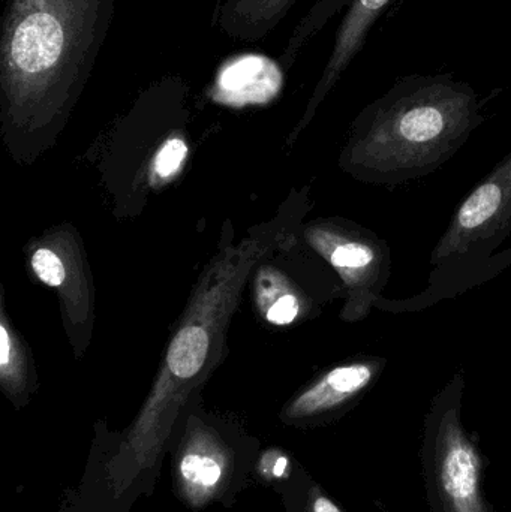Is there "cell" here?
I'll list each match as a JSON object with an SVG mask.
<instances>
[{"label": "cell", "mask_w": 511, "mask_h": 512, "mask_svg": "<svg viewBox=\"0 0 511 512\" xmlns=\"http://www.w3.org/2000/svg\"><path fill=\"white\" fill-rule=\"evenodd\" d=\"M287 468V457L281 456L279 457L278 460H276L275 469H273V474H275L276 477H284V475L287 474Z\"/></svg>", "instance_id": "18"}, {"label": "cell", "mask_w": 511, "mask_h": 512, "mask_svg": "<svg viewBox=\"0 0 511 512\" xmlns=\"http://www.w3.org/2000/svg\"><path fill=\"white\" fill-rule=\"evenodd\" d=\"M297 0H225L215 23L222 32L240 41L266 38Z\"/></svg>", "instance_id": "9"}, {"label": "cell", "mask_w": 511, "mask_h": 512, "mask_svg": "<svg viewBox=\"0 0 511 512\" xmlns=\"http://www.w3.org/2000/svg\"><path fill=\"white\" fill-rule=\"evenodd\" d=\"M32 267L41 282L48 286H60L65 280V265L50 249H38L32 256Z\"/></svg>", "instance_id": "14"}, {"label": "cell", "mask_w": 511, "mask_h": 512, "mask_svg": "<svg viewBox=\"0 0 511 512\" xmlns=\"http://www.w3.org/2000/svg\"><path fill=\"white\" fill-rule=\"evenodd\" d=\"M114 0H6L0 20V93L11 128L65 116L92 74Z\"/></svg>", "instance_id": "1"}, {"label": "cell", "mask_w": 511, "mask_h": 512, "mask_svg": "<svg viewBox=\"0 0 511 512\" xmlns=\"http://www.w3.org/2000/svg\"><path fill=\"white\" fill-rule=\"evenodd\" d=\"M464 373L434 397L425 423V468L437 512H491L483 495V457L462 423Z\"/></svg>", "instance_id": "4"}, {"label": "cell", "mask_w": 511, "mask_h": 512, "mask_svg": "<svg viewBox=\"0 0 511 512\" xmlns=\"http://www.w3.org/2000/svg\"><path fill=\"white\" fill-rule=\"evenodd\" d=\"M351 0H320L308 15L303 18L302 23L296 27L284 53L281 56V65L284 71L290 69L296 63L297 56L303 45L308 42L311 36H314L339 9L345 5H350Z\"/></svg>", "instance_id": "11"}, {"label": "cell", "mask_w": 511, "mask_h": 512, "mask_svg": "<svg viewBox=\"0 0 511 512\" xmlns=\"http://www.w3.org/2000/svg\"><path fill=\"white\" fill-rule=\"evenodd\" d=\"M312 246L342 280L345 306L341 318L359 322L368 318L392 276L390 245L374 231L354 222L329 221L309 231Z\"/></svg>", "instance_id": "5"}, {"label": "cell", "mask_w": 511, "mask_h": 512, "mask_svg": "<svg viewBox=\"0 0 511 512\" xmlns=\"http://www.w3.org/2000/svg\"><path fill=\"white\" fill-rule=\"evenodd\" d=\"M180 474L186 483L210 489L221 480L222 468L212 457L188 454L180 462Z\"/></svg>", "instance_id": "12"}, {"label": "cell", "mask_w": 511, "mask_h": 512, "mask_svg": "<svg viewBox=\"0 0 511 512\" xmlns=\"http://www.w3.org/2000/svg\"><path fill=\"white\" fill-rule=\"evenodd\" d=\"M278 63L266 56L246 54L225 62L215 81L216 101L243 107L248 104H264L278 95L284 74Z\"/></svg>", "instance_id": "8"}, {"label": "cell", "mask_w": 511, "mask_h": 512, "mask_svg": "<svg viewBox=\"0 0 511 512\" xmlns=\"http://www.w3.org/2000/svg\"><path fill=\"white\" fill-rule=\"evenodd\" d=\"M212 333L204 324L188 322L171 342L167 355L168 372L177 379H192L206 364Z\"/></svg>", "instance_id": "10"}, {"label": "cell", "mask_w": 511, "mask_h": 512, "mask_svg": "<svg viewBox=\"0 0 511 512\" xmlns=\"http://www.w3.org/2000/svg\"><path fill=\"white\" fill-rule=\"evenodd\" d=\"M392 2L393 0H351L347 14L342 18L341 26L336 32L332 53L327 65L324 66L323 75L315 86L299 129L305 128L314 117L321 102L332 92L348 66L362 51L372 26L380 20Z\"/></svg>", "instance_id": "7"}, {"label": "cell", "mask_w": 511, "mask_h": 512, "mask_svg": "<svg viewBox=\"0 0 511 512\" xmlns=\"http://www.w3.org/2000/svg\"><path fill=\"white\" fill-rule=\"evenodd\" d=\"M511 234V149L464 198L429 259L425 291L378 301L384 312H419L495 276V252Z\"/></svg>", "instance_id": "3"}, {"label": "cell", "mask_w": 511, "mask_h": 512, "mask_svg": "<svg viewBox=\"0 0 511 512\" xmlns=\"http://www.w3.org/2000/svg\"><path fill=\"white\" fill-rule=\"evenodd\" d=\"M20 354L15 349L14 339L5 324L0 327V367L3 378H12L17 375Z\"/></svg>", "instance_id": "16"}, {"label": "cell", "mask_w": 511, "mask_h": 512, "mask_svg": "<svg viewBox=\"0 0 511 512\" xmlns=\"http://www.w3.org/2000/svg\"><path fill=\"white\" fill-rule=\"evenodd\" d=\"M482 107L476 90L450 74L401 78L354 120L342 168L389 188L429 176L485 122Z\"/></svg>", "instance_id": "2"}, {"label": "cell", "mask_w": 511, "mask_h": 512, "mask_svg": "<svg viewBox=\"0 0 511 512\" xmlns=\"http://www.w3.org/2000/svg\"><path fill=\"white\" fill-rule=\"evenodd\" d=\"M188 156V146L182 138L174 137L165 141L155 158L153 170L161 179H170L182 168Z\"/></svg>", "instance_id": "13"}, {"label": "cell", "mask_w": 511, "mask_h": 512, "mask_svg": "<svg viewBox=\"0 0 511 512\" xmlns=\"http://www.w3.org/2000/svg\"><path fill=\"white\" fill-rule=\"evenodd\" d=\"M300 300L293 294H284L273 301L272 306L266 310L267 321L275 325H288L299 316Z\"/></svg>", "instance_id": "15"}, {"label": "cell", "mask_w": 511, "mask_h": 512, "mask_svg": "<svg viewBox=\"0 0 511 512\" xmlns=\"http://www.w3.org/2000/svg\"><path fill=\"white\" fill-rule=\"evenodd\" d=\"M312 510H314V512H342L339 510L338 505L330 501L326 496H320V498L315 499Z\"/></svg>", "instance_id": "17"}, {"label": "cell", "mask_w": 511, "mask_h": 512, "mask_svg": "<svg viewBox=\"0 0 511 512\" xmlns=\"http://www.w3.org/2000/svg\"><path fill=\"white\" fill-rule=\"evenodd\" d=\"M386 366L384 357L360 355L333 367L294 400L291 417H315L350 405L374 387Z\"/></svg>", "instance_id": "6"}]
</instances>
